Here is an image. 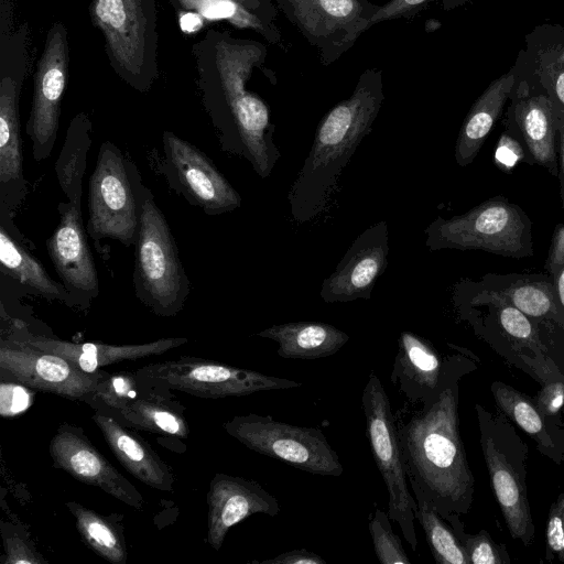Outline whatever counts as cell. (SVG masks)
<instances>
[{
	"instance_id": "1",
	"label": "cell",
	"mask_w": 564,
	"mask_h": 564,
	"mask_svg": "<svg viewBox=\"0 0 564 564\" xmlns=\"http://www.w3.org/2000/svg\"><path fill=\"white\" fill-rule=\"evenodd\" d=\"M466 371L460 358H447L438 395L425 404L405 402L393 413L409 484L419 487L445 520L467 513L475 492L458 419V380Z\"/></svg>"
},
{
	"instance_id": "2",
	"label": "cell",
	"mask_w": 564,
	"mask_h": 564,
	"mask_svg": "<svg viewBox=\"0 0 564 564\" xmlns=\"http://www.w3.org/2000/svg\"><path fill=\"white\" fill-rule=\"evenodd\" d=\"M265 53L261 43L220 36L214 44L215 72L199 70L203 104L221 150L246 159L261 178L271 174L281 156L267 104L246 87Z\"/></svg>"
},
{
	"instance_id": "3",
	"label": "cell",
	"mask_w": 564,
	"mask_h": 564,
	"mask_svg": "<svg viewBox=\"0 0 564 564\" xmlns=\"http://www.w3.org/2000/svg\"><path fill=\"white\" fill-rule=\"evenodd\" d=\"M384 100L382 72L365 69L345 100L319 121L288 200L293 219L305 224L327 208L339 177L361 140L369 134Z\"/></svg>"
},
{
	"instance_id": "4",
	"label": "cell",
	"mask_w": 564,
	"mask_h": 564,
	"mask_svg": "<svg viewBox=\"0 0 564 564\" xmlns=\"http://www.w3.org/2000/svg\"><path fill=\"white\" fill-rule=\"evenodd\" d=\"M135 193L139 230L134 245L132 282L137 299L161 317H173L185 306L191 283L167 219L138 171Z\"/></svg>"
},
{
	"instance_id": "5",
	"label": "cell",
	"mask_w": 564,
	"mask_h": 564,
	"mask_svg": "<svg viewBox=\"0 0 564 564\" xmlns=\"http://www.w3.org/2000/svg\"><path fill=\"white\" fill-rule=\"evenodd\" d=\"M430 251L480 250L521 259L533 256L532 221L517 204L491 197L462 215L437 216L425 229Z\"/></svg>"
},
{
	"instance_id": "6",
	"label": "cell",
	"mask_w": 564,
	"mask_h": 564,
	"mask_svg": "<svg viewBox=\"0 0 564 564\" xmlns=\"http://www.w3.org/2000/svg\"><path fill=\"white\" fill-rule=\"evenodd\" d=\"M115 72L129 86L148 91L158 77V18L153 0H91Z\"/></svg>"
},
{
	"instance_id": "7",
	"label": "cell",
	"mask_w": 564,
	"mask_h": 564,
	"mask_svg": "<svg viewBox=\"0 0 564 564\" xmlns=\"http://www.w3.org/2000/svg\"><path fill=\"white\" fill-rule=\"evenodd\" d=\"M475 410L492 490L511 536L528 546L535 531L527 489L528 446L503 413L492 414L479 403Z\"/></svg>"
},
{
	"instance_id": "8",
	"label": "cell",
	"mask_w": 564,
	"mask_h": 564,
	"mask_svg": "<svg viewBox=\"0 0 564 564\" xmlns=\"http://www.w3.org/2000/svg\"><path fill=\"white\" fill-rule=\"evenodd\" d=\"M135 164L110 141L99 148L88 181V236L97 245L101 239L135 245L139 206L135 193Z\"/></svg>"
},
{
	"instance_id": "9",
	"label": "cell",
	"mask_w": 564,
	"mask_h": 564,
	"mask_svg": "<svg viewBox=\"0 0 564 564\" xmlns=\"http://www.w3.org/2000/svg\"><path fill=\"white\" fill-rule=\"evenodd\" d=\"M361 404L372 457L388 490V516L398 523L411 549L416 551L414 521L417 505L410 491L391 403L373 370L364 387Z\"/></svg>"
},
{
	"instance_id": "10",
	"label": "cell",
	"mask_w": 564,
	"mask_h": 564,
	"mask_svg": "<svg viewBox=\"0 0 564 564\" xmlns=\"http://www.w3.org/2000/svg\"><path fill=\"white\" fill-rule=\"evenodd\" d=\"M25 48L22 45L1 47L0 82V225L31 251L35 243L13 221L14 213L28 196L23 174L20 91L25 77Z\"/></svg>"
},
{
	"instance_id": "11",
	"label": "cell",
	"mask_w": 564,
	"mask_h": 564,
	"mask_svg": "<svg viewBox=\"0 0 564 564\" xmlns=\"http://www.w3.org/2000/svg\"><path fill=\"white\" fill-rule=\"evenodd\" d=\"M225 431L249 449L319 476H341L344 467L323 431L275 421L271 415H235Z\"/></svg>"
},
{
	"instance_id": "12",
	"label": "cell",
	"mask_w": 564,
	"mask_h": 564,
	"mask_svg": "<svg viewBox=\"0 0 564 564\" xmlns=\"http://www.w3.org/2000/svg\"><path fill=\"white\" fill-rule=\"evenodd\" d=\"M151 387L176 390L198 398L245 397L256 392L300 388L302 382L236 368L214 360L180 357L135 370Z\"/></svg>"
},
{
	"instance_id": "13",
	"label": "cell",
	"mask_w": 564,
	"mask_h": 564,
	"mask_svg": "<svg viewBox=\"0 0 564 564\" xmlns=\"http://www.w3.org/2000/svg\"><path fill=\"white\" fill-rule=\"evenodd\" d=\"M285 17L321 54L336 62L370 28L380 8L368 0H275Z\"/></svg>"
},
{
	"instance_id": "14",
	"label": "cell",
	"mask_w": 564,
	"mask_h": 564,
	"mask_svg": "<svg viewBox=\"0 0 564 564\" xmlns=\"http://www.w3.org/2000/svg\"><path fill=\"white\" fill-rule=\"evenodd\" d=\"M164 160L161 173L169 186L208 216L240 207L241 196L215 163L196 145L171 131L162 137Z\"/></svg>"
},
{
	"instance_id": "15",
	"label": "cell",
	"mask_w": 564,
	"mask_h": 564,
	"mask_svg": "<svg viewBox=\"0 0 564 564\" xmlns=\"http://www.w3.org/2000/svg\"><path fill=\"white\" fill-rule=\"evenodd\" d=\"M0 368L30 389L85 403L108 373L85 372L56 354L11 336L0 340Z\"/></svg>"
},
{
	"instance_id": "16",
	"label": "cell",
	"mask_w": 564,
	"mask_h": 564,
	"mask_svg": "<svg viewBox=\"0 0 564 564\" xmlns=\"http://www.w3.org/2000/svg\"><path fill=\"white\" fill-rule=\"evenodd\" d=\"M68 59L67 32L61 22H56L47 32L34 75L32 106L25 128L37 163L51 155L56 142Z\"/></svg>"
},
{
	"instance_id": "17",
	"label": "cell",
	"mask_w": 564,
	"mask_h": 564,
	"mask_svg": "<svg viewBox=\"0 0 564 564\" xmlns=\"http://www.w3.org/2000/svg\"><path fill=\"white\" fill-rule=\"evenodd\" d=\"M502 123L518 140L525 162L558 174L557 118L549 96L536 86L516 76Z\"/></svg>"
},
{
	"instance_id": "18",
	"label": "cell",
	"mask_w": 564,
	"mask_h": 564,
	"mask_svg": "<svg viewBox=\"0 0 564 564\" xmlns=\"http://www.w3.org/2000/svg\"><path fill=\"white\" fill-rule=\"evenodd\" d=\"M57 212L58 225L45 241L47 254L64 286L80 308H85L98 296L99 281L83 223L82 203L61 202Z\"/></svg>"
},
{
	"instance_id": "19",
	"label": "cell",
	"mask_w": 564,
	"mask_h": 564,
	"mask_svg": "<svg viewBox=\"0 0 564 564\" xmlns=\"http://www.w3.org/2000/svg\"><path fill=\"white\" fill-rule=\"evenodd\" d=\"M48 453L54 466L73 478L98 487L137 510L143 509L144 499L139 490L93 445L82 427L61 424Z\"/></svg>"
},
{
	"instance_id": "20",
	"label": "cell",
	"mask_w": 564,
	"mask_h": 564,
	"mask_svg": "<svg viewBox=\"0 0 564 564\" xmlns=\"http://www.w3.org/2000/svg\"><path fill=\"white\" fill-rule=\"evenodd\" d=\"M465 281L475 291L519 308L542 327L554 350L563 354L564 318L557 306L553 276L546 272L487 273L477 281Z\"/></svg>"
},
{
	"instance_id": "21",
	"label": "cell",
	"mask_w": 564,
	"mask_h": 564,
	"mask_svg": "<svg viewBox=\"0 0 564 564\" xmlns=\"http://www.w3.org/2000/svg\"><path fill=\"white\" fill-rule=\"evenodd\" d=\"M388 253V225L381 220L352 241L335 271L323 281L321 299L329 304L370 299L378 278L387 268Z\"/></svg>"
},
{
	"instance_id": "22",
	"label": "cell",
	"mask_w": 564,
	"mask_h": 564,
	"mask_svg": "<svg viewBox=\"0 0 564 564\" xmlns=\"http://www.w3.org/2000/svg\"><path fill=\"white\" fill-rule=\"evenodd\" d=\"M207 542L220 550L228 531L254 513L271 517L281 511L278 499L259 482L217 473L207 492Z\"/></svg>"
},
{
	"instance_id": "23",
	"label": "cell",
	"mask_w": 564,
	"mask_h": 564,
	"mask_svg": "<svg viewBox=\"0 0 564 564\" xmlns=\"http://www.w3.org/2000/svg\"><path fill=\"white\" fill-rule=\"evenodd\" d=\"M447 359L442 360L433 344L421 335L403 330L390 380L409 404L434 400L445 383Z\"/></svg>"
},
{
	"instance_id": "24",
	"label": "cell",
	"mask_w": 564,
	"mask_h": 564,
	"mask_svg": "<svg viewBox=\"0 0 564 564\" xmlns=\"http://www.w3.org/2000/svg\"><path fill=\"white\" fill-rule=\"evenodd\" d=\"M10 336L37 349L56 354L88 373L97 372L107 365L162 355L188 341L186 338L172 337L145 344L110 345L91 341L73 343L33 335L29 332H13Z\"/></svg>"
},
{
	"instance_id": "25",
	"label": "cell",
	"mask_w": 564,
	"mask_h": 564,
	"mask_svg": "<svg viewBox=\"0 0 564 564\" xmlns=\"http://www.w3.org/2000/svg\"><path fill=\"white\" fill-rule=\"evenodd\" d=\"M516 76L543 90L557 118L564 119V29L541 25L527 36L514 66Z\"/></svg>"
},
{
	"instance_id": "26",
	"label": "cell",
	"mask_w": 564,
	"mask_h": 564,
	"mask_svg": "<svg viewBox=\"0 0 564 564\" xmlns=\"http://www.w3.org/2000/svg\"><path fill=\"white\" fill-rule=\"evenodd\" d=\"M91 419L113 455L132 476L161 491L173 489L175 477L170 466L132 429L98 411Z\"/></svg>"
},
{
	"instance_id": "27",
	"label": "cell",
	"mask_w": 564,
	"mask_h": 564,
	"mask_svg": "<svg viewBox=\"0 0 564 564\" xmlns=\"http://www.w3.org/2000/svg\"><path fill=\"white\" fill-rule=\"evenodd\" d=\"M516 84V73L511 68L489 86L475 100L467 112L455 143V161L464 167L478 155L486 139L502 116Z\"/></svg>"
},
{
	"instance_id": "28",
	"label": "cell",
	"mask_w": 564,
	"mask_h": 564,
	"mask_svg": "<svg viewBox=\"0 0 564 564\" xmlns=\"http://www.w3.org/2000/svg\"><path fill=\"white\" fill-rule=\"evenodd\" d=\"M257 336L275 341L280 357L302 360L332 356L349 340L348 334L323 322L276 324Z\"/></svg>"
},
{
	"instance_id": "29",
	"label": "cell",
	"mask_w": 564,
	"mask_h": 564,
	"mask_svg": "<svg viewBox=\"0 0 564 564\" xmlns=\"http://www.w3.org/2000/svg\"><path fill=\"white\" fill-rule=\"evenodd\" d=\"M184 413L185 408L170 390L156 388L108 415L132 430L187 438L189 426Z\"/></svg>"
},
{
	"instance_id": "30",
	"label": "cell",
	"mask_w": 564,
	"mask_h": 564,
	"mask_svg": "<svg viewBox=\"0 0 564 564\" xmlns=\"http://www.w3.org/2000/svg\"><path fill=\"white\" fill-rule=\"evenodd\" d=\"M491 392L498 410L538 444L539 449L560 464L564 459V434L552 430L534 400L503 382L495 381Z\"/></svg>"
},
{
	"instance_id": "31",
	"label": "cell",
	"mask_w": 564,
	"mask_h": 564,
	"mask_svg": "<svg viewBox=\"0 0 564 564\" xmlns=\"http://www.w3.org/2000/svg\"><path fill=\"white\" fill-rule=\"evenodd\" d=\"M1 273L31 289L48 301H59L80 308L63 283L53 280L31 250L20 243L0 225Z\"/></svg>"
},
{
	"instance_id": "32",
	"label": "cell",
	"mask_w": 564,
	"mask_h": 564,
	"mask_svg": "<svg viewBox=\"0 0 564 564\" xmlns=\"http://www.w3.org/2000/svg\"><path fill=\"white\" fill-rule=\"evenodd\" d=\"M91 121L84 112L70 121L54 169L58 185L72 203H82L83 178L91 145Z\"/></svg>"
},
{
	"instance_id": "33",
	"label": "cell",
	"mask_w": 564,
	"mask_h": 564,
	"mask_svg": "<svg viewBox=\"0 0 564 564\" xmlns=\"http://www.w3.org/2000/svg\"><path fill=\"white\" fill-rule=\"evenodd\" d=\"M75 517L76 529L85 542L97 555L111 564H126L128 552L121 525L117 514L104 516L76 501L65 503Z\"/></svg>"
},
{
	"instance_id": "34",
	"label": "cell",
	"mask_w": 564,
	"mask_h": 564,
	"mask_svg": "<svg viewBox=\"0 0 564 564\" xmlns=\"http://www.w3.org/2000/svg\"><path fill=\"white\" fill-rule=\"evenodd\" d=\"M410 488L417 505L415 519L425 533L426 542L435 562L440 564H470L464 546L429 497L414 485H410Z\"/></svg>"
},
{
	"instance_id": "35",
	"label": "cell",
	"mask_w": 564,
	"mask_h": 564,
	"mask_svg": "<svg viewBox=\"0 0 564 564\" xmlns=\"http://www.w3.org/2000/svg\"><path fill=\"white\" fill-rule=\"evenodd\" d=\"M155 389L143 381L137 371L108 372L86 403L95 411L111 414Z\"/></svg>"
},
{
	"instance_id": "36",
	"label": "cell",
	"mask_w": 564,
	"mask_h": 564,
	"mask_svg": "<svg viewBox=\"0 0 564 564\" xmlns=\"http://www.w3.org/2000/svg\"><path fill=\"white\" fill-rule=\"evenodd\" d=\"M195 7L207 19H227L239 28H250L263 34L268 40L276 42L280 33L270 21L248 11L234 0H182Z\"/></svg>"
},
{
	"instance_id": "37",
	"label": "cell",
	"mask_w": 564,
	"mask_h": 564,
	"mask_svg": "<svg viewBox=\"0 0 564 564\" xmlns=\"http://www.w3.org/2000/svg\"><path fill=\"white\" fill-rule=\"evenodd\" d=\"M446 521L464 546L470 564H510L505 545L497 544L487 531L466 533L457 513L451 514Z\"/></svg>"
},
{
	"instance_id": "38",
	"label": "cell",
	"mask_w": 564,
	"mask_h": 564,
	"mask_svg": "<svg viewBox=\"0 0 564 564\" xmlns=\"http://www.w3.org/2000/svg\"><path fill=\"white\" fill-rule=\"evenodd\" d=\"M368 528L381 564H411L400 538L392 530L388 512L376 509Z\"/></svg>"
},
{
	"instance_id": "39",
	"label": "cell",
	"mask_w": 564,
	"mask_h": 564,
	"mask_svg": "<svg viewBox=\"0 0 564 564\" xmlns=\"http://www.w3.org/2000/svg\"><path fill=\"white\" fill-rule=\"evenodd\" d=\"M436 0H390L380 6L370 21V28L379 22L411 18ZM445 10L455 9L473 0H441Z\"/></svg>"
},
{
	"instance_id": "40",
	"label": "cell",
	"mask_w": 564,
	"mask_h": 564,
	"mask_svg": "<svg viewBox=\"0 0 564 564\" xmlns=\"http://www.w3.org/2000/svg\"><path fill=\"white\" fill-rule=\"evenodd\" d=\"M3 546L6 552V564H39L46 561L35 550L26 536L18 531L6 529L2 525Z\"/></svg>"
},
{
	"instance_id": "41",
	"label": "cell",
	"mask_w": 564,
	"mask_h": 564,
	"mask_svg": "<svg viewBox=\"0 0 564 564\" xmlns=\"http://www.w3.org/2000/svg\"><path fill=\"white\" fill-rule=\"evenodd\" d=\"M546 546L549 560L557 557L564 562V492L552 505L546 525Z\"/></svg>"
},
{
	"instance_id": "42",
	"label": "cell",
	"mask_w": 564,
	"mask_h": 564,
	"mask_svg": "<svg viewBox=\"0 0 564 564\" xmlns=\"http://www.w3.org/2000/svg\"><path fill=\"white\" fill-rule=\"evenodd\" d=\"M31 402L29 387L19 382L1 383V414L12 416L26 410Z\"/></svg>"
},
{
	"instance_id": "43",
	"label": "cell",
	"mask_w": 564,
	"mask_h": 564,
	"mask_svg": "<svg viewBox=\"0 0 564 564\" xmlns=\"http://www.w3.org/2000/svg\"><path fill=\"white\" fill-rule=\"evenodd\" d=\"M534 402L544 416L557 415L564 408V378L547 380Z\"/></svg>"
},
{
	"instance_id": "44",
	"label": "cell",
	"mask_w": 564,
	"mask_h": 564,
	"mask_svg": "<svg viewBox=\"0 0 564 564\" xmlns=\"http://www.w3.org/2000/svg\"><path fill=\"white\" fill-rule=\"evenodd\" d=\"M519 161L525 162L524 150L516 138L505 131L496 150L495 162L501 169L509 171Z\"/></svg>"
},
{
	"instance_id": "45",
	"label": "cell",
	"mask_w": 564,
	"mask_h": 564,
	"mask_svg": "<svg viewBox=\"0 0 564 564\" xmlns=\"http://www.w3.org/2000/svg\"><path fill=\"white\" fill-rule=\"evenodd\" d=\"M564 268V223L556 225L549 252L544 262V272L549 275H556Z\"/></svg>"
},
{
	"instance_id": "46",
	"label": "cell",
	"mask_w": 564,
	"mask_h": 564,
	"mask_svg": "<svg viewBox=\"0 0 564 564\" xmlns=\"http://www.w3.org/2000/svg\"><path fill=\"white\" fill-rule=\"evenodd\" d=\"M260 564H326V561L316 553L310 552L304 547L295 549L281 553L264 561H258Z\"/></svg>"
},
{
	"instance_id": "47",
	"label": "cell",
	"mask_w": 564,
	"mask_h": 564,
	"mask_svg": "<svg viewBox=\"0 0 564 564\" xmlns=\"http://www.w3.org/2000/svg\"><path fill=\"white\" fill-rule=\"evenodd\" d=\"M557 118V117H556ZM557 131H558V174L561 183V196L564 209V119L557 118Z\"/></svg>"
},
{
	"instance_id": "48",
	"label": "cell",
	"mask_w": 564,
	"mask_h": 564,
	"mask_svg": "<svg viewBox=\"0 0 564 564\" xmlns=\"http://www.w3.org/2000/svg\"><path fill=\"white\" fill-rule=\"evenodd\" d=\"M553 279L557 306L564 318V268Z\"/></svg>"
},
{
	"instance_id": "49",
	"label": "cell",
	"mask_w": 564,
	"mask_h": 564,
	"mask_svg": "<svg viewBox=\"0 0 564 564\" xmlns=\"http://www.w3.org/2000/svg\"><path fill=\"white\" fill-rule=\"evenodd\" d=\"M202 23L199 13L187 12L181 18V26L186 32L196 31L202 26Z\"/></svg>"
}]
</instances>
